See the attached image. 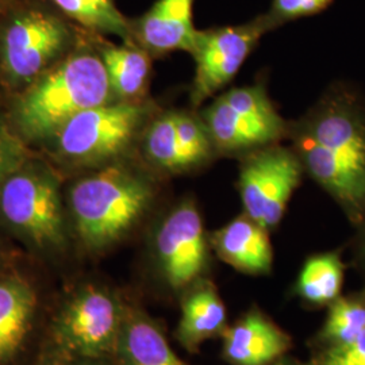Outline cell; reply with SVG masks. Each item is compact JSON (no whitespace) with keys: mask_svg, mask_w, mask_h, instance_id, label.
I'll return each mask as SVG.
<instances>
[{"mask_svg":"<svg viewBox=\"0 0 365 365\" xmlns=\"http://www.w3.org/2000/svg\"><path fill=\"white\" fill-rule=\"evenodd\" d=\"M289 146L304 173L354 223L365 221V103L334 87L299 119L288 122Z\"/></svg>","mask_w":365,"mask_h":365,"instance_id":"obj_1","label":"cell"},{"mask_svg":"<svg viewBox=\"0 0 365 365\" xmlns=\"http://www.w3.org/2000/svg\"><path fill=\"white\" fill-rule=\"evenodd\" d=\"M155 197L156 185L146 172L119 160L106 164L69 191L78 238L91 250L113 247L144 218Z\"/></svg>","mask_w":365,"mask_h":365,"instance_id":"obj_2","label":"cell"},{"mask_svg":"<svg viewBox=\"0 0 365 365\" xmlns=\"http://www.w3.org/2000/svg\"><path fill=\"white\" fill-rule=\"evenodd\" d=\"M117 101L101 53L78 52L29 84L14 122L29 140H45L78 113Z\"/></svg>","mask_w":365,"mask_h":365,"instance_id":"obj_3","label":"cell"},{"mask_svg":"<svg viewBox=\"0 0 365 365\" xmlns=\"http://www.w3.org/2000/svg\"><path fill=\"white\" fill-rule=\"evenodd\" d=\"M199 115L218 157L240 158L287 137L288 122L260 81L222 92Z\"/></svg>","mask_w":365,"mask_h":365,"instance_id":"obj_4","label":"cell"},{"mask_svg":"<svg viewBox=\"0 0 365 365\" xmlns=\"http://www.w3.org/2000/svg\"><path fill=\"white\" fill-rule=\"evenodd\" d=\"M152 114L153 106L143 101H117L81 111L54 135L57 153L81 165L118 161L143 135Z\"/></svg>","mask_w":365,"mask_h":365,"instance_id":"obj_5","label":"cell"},{"mask_svg":"<svg viewBox=\"0 0 365 365\" xmlns=\"http://www.w3.org/2000/svg\"><path fill=\"white\" fill-rule=\"evenodd\" d=\"M0 215L39 249L66 247L60 185L52 172L26 163L0 185Z\"/></svg>","mask_w":365,"mask_h":365,"instance_id":"obj_6","label":"cell"},{"mask_svg":"<svg viewBox=\"0 0 365 365\" xmlns=\"http://www.w3.org/2000/svg\"><path fill=\"white\" fill-rule=\"evenodd\" d=\"M304 175L289 145H267L240 157L238 192L244 212L271 230L283 220Z\"/></svg>","mask_w":365,"mask_h":365,"instance_id":"obj_7","label":"cell"},{"mask_svg":"<svg viewBox=\"0 0 365 365\" xmlns=\"http://www.w3.org/2000/svg\"><path fill=\"white\" fill-rule=\"evenodd\" d=\"M271 30L264 14L235 26L197 30L190 52L195 63L190 90L192 108H199L222 91L240 72L260 39Z\"/></svg>","mask_w":365,"mask_h":365,"instance_id":"obj_8","label":"cell"},{"mask_svg":"<svg viewBox=\"0 0 365 365\" xmlns=\"http://www.w3.org/2000/svg\"><path fill=\"white\" fill-rule=\"evenodd\" d=\"M125 312L103 288L86 286L68 300L54 324V339L63 352L96 360L117 352Z\"/></svg>","mask_w":365,"mask_h":365,"instance_id":"obj_9","label":"cell"},{"mask_svg":"<svg viewBox=\"0 0 365 365\" xmlns=\"http://www.w3.org/2000/svg\"><path fill=\"white\" fill-rule=\"evenodd\" d=\"M210 235L195 200L184 197L165 214L153 235V253L165 283L175 291L191 287L210 261Z\"/></svg>","mask_w":365,"mask_h":365,"instance_id":"obj_10","label":"cell"},{"mask_svg":"<svg viewBox=\"0 0 365 365\" xmlns=\"http://www.w3.org/2000/svg\"><path fill=\"white\" fill-rule=\"evenodd\" d=\"M69 42V29L52 14L41 10L16 14L0 36L3 71L15 84H30L61 57Z\"/></svg>","mask_w":365,"mask_h":365,"instance_id":"obj_11","label":"cell"},{"mask_svg":"<svg viewBox=\"0 0 365 365\" xmlns=\"http://www.w3.org/2000/svg\"><path fill=\"white\" fill-rule=\"evenodd\" d=\"M195 0H156L138 19L131 21V38L150 56L191 52L196 29Z\"/></svg>","mask_w":365,"mask_h":365,"instance_id":"obj_12","label":"cell"},{"mask_svg":"<svg viewBox=\"0 0 365 365\" xmlns=\"http://www.w3.org/2000/svg\"><path fill=\"white\" fill-rule=\"evenodd\" d=\"M223 356L232 365H271L289 351L292 341L264 314L252 310L222 333Z\"/></svg>","mask_w":365,"mask_h":365,"instance_id":"obj_13","label":"cell"},{"mask_svg":"<svg viewBox=\"0 0 365 365\" xmlns=\"http://www.w3.org/2000/svg\"><path fill=\"white\" fill-rule=\"evenodd\" d=\"M215 255L237 271L249 274H269L274 249L269 230L245 212L210 235Z\"/></svg>","mask_w":365,"mask_h":365,"instance_id":"obj_14","label":"cell"},{"mask_svg":"<svg viewBox=\"0 0 365 365\" xmlns=\"http://www.w3.org/2000/svg\"><path fill=\"white\" fill-rule=\"evenodd\" d=\"M226 327V309L217 288L210 280L199 279L182 299L176 337L184 348L195 352L205 341L222 334Z\"/></svg>","mask_w":365,"mask_h":365,"instance_id":"obj_15","label":"cell"},{"mask_svg":"<svg viewBox=\"0 0 365 365\" xmlns=\"http://www.w3.org/2000/svg\"><path fill=\"white\" fill-rule=\"evenodd\" d=\"M115 353L120 365H188L172 351L156 324L141 312H125Z\"/></svg>","mask_w":365,"mask_h":365,"instance_id":"obj_16","label":"cell"},{"mask_svg":"<svg viewBox=\"0 0 365 365\" xmlns=\"http://www.w3.org/2000/svg\"><path fill=\"white\" fill-rule=\"evenodd\" d=\"M99 53L118 101L141 102L152 73V56L135 42H105Z\"/></svg>","mask_w":365,"mask_h":365,"instance_id":"obj_17","label":"cell"},{"mask_svg":"<svg viewBox=\"0 0 365 365\" xmlns=\"http://www.w3.org/2000/svg\"><path fill=\"white\" fill-rule=\"evenodd\" d=\"M37 307L33 288L21 279L0 282V363L19 351Z\"/></svg>","mask_w":365,"mask_h":365,"instance_id":"obj_18","label":"cell"},{"mask_svg":"<svg viewBox=\"0 0 365 365\" xmlns=\"http://www.w3.org/2000/svg\"><path fill=\"white\" fill-rule=\"evenodd\" d=\"M141 143L146 161L157 170L167 175L196 172L178 135L176 110L152 118L141 135Z\"/></svg>","mask_w":365,"mask_h":365,"instance_id":"obj_19","label":"cell"},{"mask_svg":"<svg viewBox=\"0 0 365 365\" xmlns=\"http://www.w3.org/2000/svg\"><path fill=\"white\" fill-rule=\"evenodd\" d=\"M344 282V262L339 252L318 253L304 261L297 292L302 299L324 306L337 299Z\"/></svg>","mask_w":365,"mask_h":365,"instance_id":"obj_20","label":"cell"},{"mask_svg":"<svg viewBox=\"0 0 365 365\" xmlns=\"http://www.w3.org/2000/svg\"><path fill=\"white\" fill-rule=\"evenodd\" d=\"M53 3L81 26L98 34L117 36L133 42L131 21L119 11L115 0H52Z\"/></svg>","mask_w":365,"mask_h":365,"instance_id":"obj_21","label":"cell"},{"mask_svg":"<svg viewBox=\"0 0 365 365\" xmlns=\"http://www.w3.org/2000/svg\"><path fill=\"white\" fill-rule=\"evenodd\" d=\"M364 330V302L337 298L330 303L321 337L327 342V346H336L357 339Z\"/></svg>","mask_w":365,"mask_h":365,"instance_id":"obj_22","label":"cell"},{"mask_svg":"<svg viewBox=\"0 0 365 365\" xmlns=\"http://www.w3.org/2000/svg\"><path fill=\"white\" fill-rule=\"evenodd\" d=\"M333 1L334 0H272L269 10L264 15L274 30L288 22L322 13Z\"/></svg>","mask_w":365,"mask_h":365,"instance_id":"obj_23","label":"cell"},{"mask_svg":"<svg viewBox=\"0 0 365 365\" xmlns=\"http://www.w3.org/2000/svg\"><path fill=\"white\" fill-rule=\"evenodd\" d=\"M27 163L22 141L0 120V185Z\"/></svg>","mask_w":365,"mask_h":365,"instance_id":"obj_24","label":"cell"},{"mask_svg":"<svg viewBox=\"0 0 365 365\" xmlns=\"http://www.w3.org/2000/svg\"><path fill=\"white\" fill-rule=\"evenodd\" d=\"M312 365H365V330L351 342L327 346Z\"/></svg>","mask_w":365,"mask_h":365,"instance_id":"obj_25","label":"cell"},{"mask_svg":"<svg viewBox=\"0 0 365 365\" xmlns=\"http://www.w3.org/2000/svg\"><path fill=\"white\" fill-rule=\"evenodd\" d=\"M271 365H312V364H306V363H300L298 360H294V359H284V357H282V359H279L277 361H274V364Z\"/></svg>","mask_w":365,"mask_h":365,"instance_id":"obj_26","label":"cell"},{"mask_svg":"<svg viewBox=\"0 0 365 365\" xmlns=\"http://www.w3.org/2000/svg\"><path fill=\"white\" fill-rule=\"evenodd\" d=\"M45 365H57V363L53 359H49V357L45 356Z\"/></svg>","mask_w":365,"mask_h":365,"instance_id":"obj_27","label":"cell"},{"mask_svg":"<svg viewBox=\"0 0 365 365\" xmlns=\"http://www.w3.org/2000/svg\"><path fill=\"white\" fill-rule=\"evenodd\" d=\"M38 365H45V357L43 359H41V363Z\"/></svg>","mask_w":365,"mask_h":365,"instance_id":"obj_28","label":"cell"},{"mask_svg":"<svg viewBox=\"0 0 365 365\" xmlns=\"http://www.w3.org/2000/svg\"><path fill=\"white\" fill-rule=\"evenodd\" d=\"M1 9H3V3H1V0H0V11H1Z\"/></svg>","mask_w":365,"mask_h":365,"instance_id":"obj_29","label":"cell"},{"mask_svg":"<svg viewBox=\"0 0 365 365\" xmlns=\"http://www.w3.org/2000/svg\"><path fill=\"white\" fill-rule=\"evenodd\" d=\"M364 245H365V244H364Z\"/></svg>","mask_w":365,"mask_h":365,"instance_id":"obj_30","label":"cell"}]
</instances>
